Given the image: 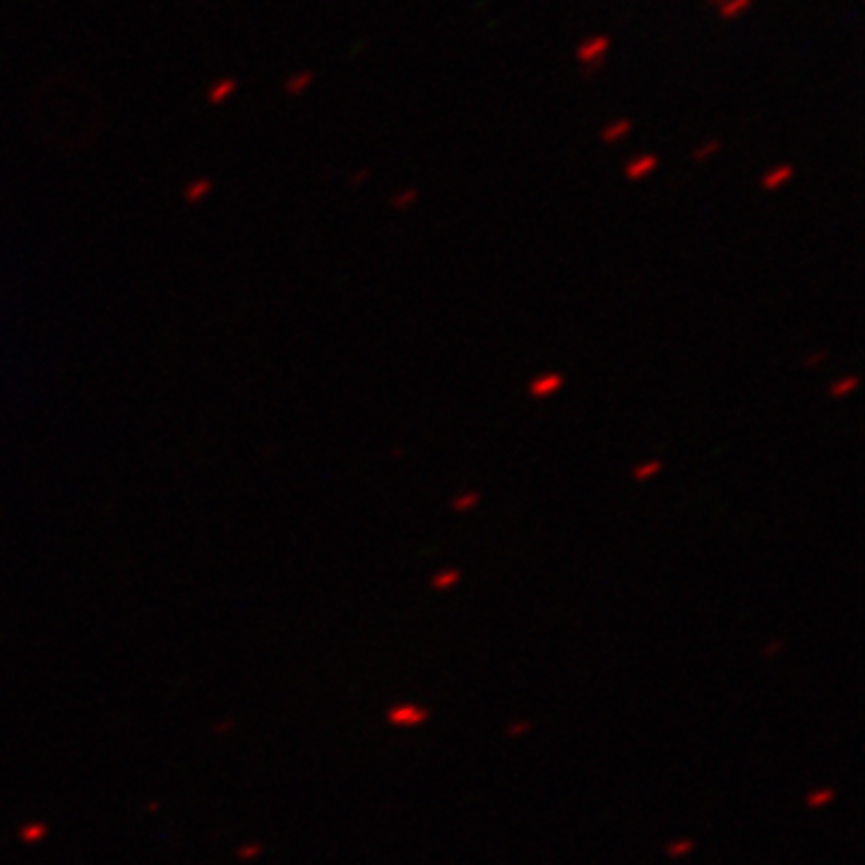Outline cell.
Instances as JSON below:
<instances>
[{
	"label": "cell",
	"instance_id": "1",
	"mask_svg": "<svg viewBox=\"0 0 865 865\" xmlns=\"http://www.w3.org/2000/svg\"><path fill=\"white\" fill-rule=\"evenodd\" d=\"M608 48H611V39L606 36V34H592V36H587L580 46H577L575 55H577V60H580V65H582V63H589V60L606 58Z\"/></svg>",
	"mask_w": 865,
	"mask_h": 865
},
{
	"label": "cell",
	"instance_id": "2",
	"mask_svg": "<svg viewBox=\"0 0 865 865\" xmlns=\"http://www.w3.org/2000/svg\"><path fill=\"white\" fill-rule=\"evenodd\" d=\"M656 166H659V156L656 154H639L627 161L625 178L627 181H642V178H647L649 173L656 171Z\"/></svg>",
	"mask_w": 865,
	"mask_h": 865
},
{
	"label": "cell",
	"instance_id": "3",
	"mask_svg": "<svg viewBox=\"0 0 865 865\" xmlns=\"http://www.w3.org/2000/svg\"><path fill=\"white\" fill-rule=\"evenodd\" d=\"M632 128H634V123L630 121V118H613V121H608L606 123L604 128H601V132H599V137H601V142L604 144H615V142H620V139H625L627 135L632 132Z\"/></svg>",
	"mask_w": 865,
	"mask_h": 865
},
{
	"label": "cell",
	"instance_id": "4",
	"mask_svg": "<svg viewBox=\"0 0 865 865\" xmlns=\"http://www.w3.org/2000/svg\"><path fill=\"white\" fill-rule=\"evenodd\" d=\"M755 0H707L709 8H714L721 20H738L752 8Z\"/></svg>",
	"mask_w": 865,
	"mask_h": 865
},
{
	"label": "cell",
	"instance_id": "5",
	"mask_svg": "<svg viewBox=\"0 0 865 865\" xmlns=\"http://www.w3.org/2000/svg\"><path fill=\"white\" fill-rule=\"evenodd\" d=\"M791 178H794V166L779 164V166H774V168H769V171L762 173L760 185H762V190H767V193H774V190L784 188Z\"/></svg>",
	"mask_w": 865,
	"mask_h": 865
},
{
	"label": "cell",
	"instance_id": "6",
	"mask_svg": "<svg viewBox=\"0 0 865 865\" xmlns=\"http://www.w3.org/2000/svg\"><path fill=\"white\" fill-rule=\"evenodd\" d=\"M560 387H563V375L560 373H546V375H541V378L533 380V383L529 385V392H531V397H536V400H546V397L555 395Z\"/></svg>",
	"mask_w": 865,
	"mask_h": 865
},
{
	"label": "cell",
	"instance_id": "7",
	"mask_svg": "<svg viewBox=\"0 0 865 865\" xmlns=\"http://www.w3.org/2000/svg\"><path fill=\"white\" fill-rule=\"evenodd\" d=\"M423 718H425V711L414 709V707H402V709H395V711H392V721H397V723H407V726H411V723L423 721Z\"/></svg>",
	"mask_w": 865,
	"mask_h": 865
},
{
	"label": "cell",
	"instance_id": "8",
	"mask_svg": "<svg viewBox=\"0 0 865 865\" xmlns=\"http://www.w3.org/2000/svg\"><path fill=\"white\" fill-rule=\"evenodd\" d=\"M718 151H721V142H718V139H704L700 147L693 149V161H700V164L702 161H709L711 156L718 154Z\"/></svg>",
	"mask_w": 865,
	"mask_h": 865
},
{
	"label": "cell",
	"instance_id": "9",
	"mask_svg": "<svg viewBox=\"0 0 865 865\" xmlns=\"http://www.w3.org/2000/svg\"><path fill=\"white\" fill-rule=\"evenodd\" d=\"M459 577H462V572L459 570H442V572H437V575L433 577V587L447 589V587H452V584H457Z\"/></svg>",
	"mask_w": 865,
	"mask_h": 865
},
{
	"label": "cell",
	"instance_id": "10",
	"mask_svg": "<svg viewBox=\"0 0 865 865\" xmlns=\"http://www.w3.org/2000/svg\"><path fill=\"white\" fill-rule=\"evenodd\" d=\"M479 500H481L479 493H476V491H471V493H464V496H457V498H454L452 508L457 510V512H466V510L476 508V505H479Z\"/></svg>",
	"mask_w": 865,
	"mask_h": 865
},
{
	"label": "cell",
	"instance_id": "11",
	"mask_svg": "<svg viewBox=\"0 0 865 865\" xmlns=\"http://www.w3.org/2000/svg\"><path fill=\"white\" fill-rule=\"evenodd\" d=\"M856 385H858V378H844V380H839V383H834L832 385V390H829V395L832 397H846L849 395V392H853L856 390Z\"/></svg>",
	"mask_w": 865,
	"mask_h": 865
},
{
	"label": "cell",
	"instance_id": "12",
	"mask_svg": "<svg viewBox=\"0 0 865 865\" xmlns=\"http://www.w3.org/2000/svg\"><path fill=\"white\" fill-rule=\"evenodd\" d=\"M659 471H661V462H656V459H654V462H647V464L637 466V469L632 471V476H634L637 481H647L649 476H656Z\"/></svg>",
	"mask_w": 865,
	"mask_h": 865
},
{
	"label": "cell",
	"instance_id": "13",
	"mask_svg": "<svg viewBox=\"0 0 865 865\" xmlns=\"http://www.w3.org/2000/svg\"><path fill=\"white\" fill-rule=\"evenodd\" d=\"M580 67H582V75H584V77H587V80H589V77H597V75H599V72H601V70H604V67H606V58H597V60H589V63H582Z\"/></svg>",
	"mask_w": 865,
	"mask_h": 865
},
{
	"label": "cell",
	"instance_id": "14",
	"mask_svg": "<svg viewBox=\"0 0 865 865\" xmlns=\"http://www.w3.org/2000/svg\"><path fill=\"white\" fill-rule=\"evenodd\" d=\"M418 198V193L414 188H409V190H402L400 195H397V207H407V205H411L414 200Z\"/></svg>",
	"mask_w": 865,
	"mask_h": 865
},
{
	"label": "cell",
	"instance_id": "15",
	"mask_svg": "<svg viewBox=\"0 0 865 865\" xmlns=\"http://www.w3.org/2000/svg\"><path fill=\"white\" fill-rule=\"evenodd\" d=\"M829 798H832V794H829V791H827V794L812 796V798H810V805H817V803H824V801H829Z\"/></svg>",
	"mask_w": 865,
	"mask_h": 865
},
{
	"label": "cell",
	"instance_id": "16",
	"mask_svg": "<svg viewBox=\"0 0 865 865\" xmlns=\"http://www.w3.org/2000/svg\"><path fill=\"white\" fill-rule=\"evenodd\" d=\"M690 846H693V844H690V841H685V844H676V846H671V853H673V856H678V853L688 851Z\"/></svg>",
	"mask_w": 865,
	"mask_h": 865
}]
</instances>
